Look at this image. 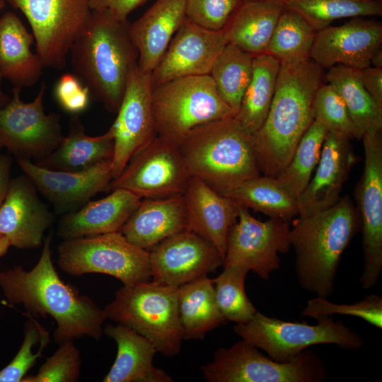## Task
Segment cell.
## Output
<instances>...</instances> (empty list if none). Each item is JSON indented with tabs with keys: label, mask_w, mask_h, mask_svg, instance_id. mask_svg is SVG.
Wrapping results in <instances>:
<instances>
[{
	"label": "cell",
	"mask_w": 382,
	"mask_h": 382,
	"mask_svg": "<svg viewBox=\"0 0 382 382\" xmlns=\"http://www.w3.org/2000/svg\"><path fill=\"white\" fill-rule=\"evenodd\" d=\"M52 236L45 238L37 264L0 271V288L10 306L21 305L25 316H50L56 323L53 337L59 345L83 336L99 340L107 319L103 310L65 283L52 262Z\"/></svg>",
	"instance_id": "obj_1"
},
{
	"label": "cell",
	"mask_w": 382,
	"mask_h": 382,
	"mask_svg": "<svg viewBox=\"0 0 382 382\" xmlns=\"http://www.w3.org/2000/svg\"><path fill=\"white\" fill-rule=\"evenodd\" d=\"M309 59L280 63L273 100L260 128L251 135L260 173L276 178L287 166L314 121L313 103L323 71Z\"/></svg>",
	"instance_id": "obj_2"
},
{
	"label": "cell",
	"mask_w": 382,
	"mask_h": 382,
	"mask_svg": "<svg viewBox=\"0 0 382 382\" xmlns=\"http://www.w3.org/2000/svg\"><path fill=\"white\" fill-rule=\"evenodd\" d=\"M128 21H120L107 11L91 10L81 34L70 48L74 74L102 103L117 113L138 51Z\"/></svg>",
	"instance_id": "obj_3"
},
{
	"label": "cell",
	"mask_w": 382,
	"mask_h": 382,
	"mask_svg": "<svg viewBox=\"0 0 382 382\" xmlns=\"http://www.w3.org/2000/svg\"><path fill=\"white\" fill-rule=\"evenodd\" d=\"M360 230L359 214L348 195L328 209L295 220L289 241L300 286L319 297L330 296L342 255Z\"/></svg>",
	"instance_id": "obj_4"
},
{
	"label": "cell",
	"mask_w": 382,
	"mask_h": 382,
	"mask_svg": "<svg viewBox=\"0 0 382 382\" xmlns=\"http://www.w3.org/2000/svg\"><path fill=\"white\" fill-rule=\"evenodd\" d=\"M179 148L191 177L222 195L261 175L251 135L233 117L195 128Z\"/></svg>",
	"instance_id": "obj_5"
},
{
	"label": "cell",
	"mask_w": 382,
	"mask_h": 382,
	"mask_svg": "<svg viewBox=\"0 0 382 382\" xmlns=\"http://www.w3.org/2000/svg\"><path fill=\"white\" fill-rule=\"evenodd\" d=\"M103 311L107 319L136 331L163 356L180 352L183 337L178 286L154 280L123 285Z\"/></svg>",
	"instance_id": "obj_6"
},
{
	"label": "cell",
	"mask_w": 382,
	"mask_h": 382,
	"mask_svg": "<svg viewBox=\"0 0 382 382\" xmlns=\"http://www.w3.org/2000/svg\"><path fill=\"white\" fill-rule=\"evenodd\" d=\"M151 106L157 135L178 146L195 128L236 114L209 75L181 77L153 88Z\"/></svg>",
	"instance_id": "obj_7"
},
{
	"label": "cell",
	"mask_w": 382,
	"mask_h": 382,
	"mask_svg": "<svg viewBox=\"0 0 382 382\" xmlns=\"http://www.w3.org/2000/svg\"><path fill=\"white\" fill-rule=\"evenodd\" d=\"M316 320V325H308L282 320L257 311L249 322L236 324L233 331L278 362L290 361L318 345H335L348 350L364 347V338L342 321H335L332 316Z\"/></svg>",
	"instance_id": "obj_8"
},
{
	"label": "cell",
	"mask_w": 382,
	"mask_h": 382,
	"mask_svg": "<svg viewBox=\"0 0 382 382\" xmlns=\"http://www.w3.org/2000/svg\"><path fill=\"white\" fill-rule=\"evenodd\" d=\"M201 369L207 382H322L327 375L323 360L312 350L278 362L243 339L218 349Z\"/></svg>",
	"instance_id": "obj_9"
},
{
	"label": "cell",
	"mask_w": 382,
	"mask_h": 382,
	"mask_svg": "<svg viewBox=\"0 0 382 382\" xmlns=\"http://www.w3.org/2000/svg\"><path fill=\"white\" fill-rule=\"evenodd\" d=\"M57 265L70 275L105 274L123 285L151 277L150 252L130 243L120 231L64 239L58 246Z\"/></svg>",
	"instance_id": "obj_10"
},
{
	"label": "cell",
	"mask_w": 382,
	"mask_h": 382,
	"mask_svg": "<svg viewBox=\"0 0 382 382\" xmlns=\"http://www.w3.org/2000/svg\"><path fill=\"white\" fill-rule=\"evenodd\" d=\"M26 17L44 66L61 70L90 16V0H5Z\"/></svg>",
	"instance_id": "obj_11"
},
{
	"label": "cell",
	"mask_w": 382,
	"mask_h": 382,
	"mask_svg": "<svg viewBox=\"0 0 382 382\" xmlns=\"http://www.w3.org/2000/svg\"><path fill=\"white\" fill-rule=\"evenodd\" d=\"M382 130L362 137L364 166L354 196L361 221L364 268L359 282L364 289L376 284L382 272Z\"/></svg>",
	"instance_id": "obj_12"
},
{
	"label": "cell",
	"mask_w": 382,
	"mask_h": 382,
	"mask_svg": "<svg viewBox=\"0 0 382 382\" xmlns=\"http://www.w3.org/2000/svg\"><path fill=\"white\" fill-rule=\"evenodd\" d=\"M21 89L14 86L10 101L0 109V139L16 158L34 159L36 163L53 151L63 139L61 116L57 112H45V82L41 83L32 102L21 100Z\"/></svg>",
	"instance_id": "obj_13"
},
{
	"label": "cell",
	"mask_w": 382,
	"mask_h": 382,
	"mask_svg": "<svg viewBox=\"0 0 382 382\" xmlns=\"http://www.w3.org/2000/svg\"><path fill=\"white\" fill-rule=\"evenodd\" d=\"M191 178L178 146L157 136L131 158L108 190H128L141 199L183 195Z\"/></svg>",
	"instance_id": "obj_14"
},
{
	"label": "cell",
	"mask_w": 382,
	"mask_h": 382,
	"mask_svg": "<svg viewBox=\"0 0 382 382\" xmlns=\"http://www.w3.org/2000/svg\"><path fill=\"white\" fill-rule=\"evenodd\" d=\"M290 229L289 221L278 218L262 221L238 204V217L228 235L223 267L243 265L261 279H269L280 268L279 254L291 248Z\"/></svg>",
	"instance_id": "obj_15"
},
{
	"label": "cell",
	"mask_w": 382,
	"mask_h": 382,
	"mask_svg": "<svg viewBox=\"0 0 382 382\" xmlns=\"http://www.w3.org/2000/svg\"><path fill=\"white\" fill-rule=\"evenodd\" d=\"M151 73L136 64L130 70L124 96L110 129L114 137L113 179L132 156L158 136L151 106Z\"/></svg>",
	"instance_id": "obj_16"
},
{
	"label": "cell",
	"mask_w": 382,
	"mask_h": 382,
	"mask_svg": "<svg viewBox=\"0 0 382 382\" xmlns=\"http://www.w3.org/2000/svg\"><path fill=\"white\" fill-rule=\"evenodd\" d=\"M149 252L153 280L175 286L214 272L224 262L211 243L187 229L164 239Z\"/></svg>",
	"instance_id": "obj_17"
},
{
	"label": "cell",
	"mask_w": 382,
	"mask_h": 382,
	"mask_svg": "<svg viewBox=\"0 0 382 382\" xmlns=\"http://www.w3.org/2000/svg\"><path fill=\"white\" fill-rule=\"evenodd\" d=\"M228 43L224 30H208L185 18L151 72L152 88L181 77L209 75Z\"/></svg>",
	"instance_id": "obj_18"
},
{
	"label": "cell",
	"mask_w": 382,
	"mask_h": 382,
	"mask_svg": "<svg viewBox=\"0 0 382 382\" xmlns=\"http://www.w3.org/2000/svg\"><path fill=\"white\" fill-rule=\"evenodd\" d=\"M16 160L24 174L53 205L57 214L79 209L98 192L108 190L113 179L112 160L76 172L45 168L29 159Z\"/></svg>",
	"instance_id": "obj_19"
},
{
	"label": "cell",
	"mask_w": 382,
	"mask_h": 382,
	"mask_svg": "<svg viewBox=\"0 0 382 382\" xmlns=\"http://www.w3.org/2000/svg\"><path fill=\"white\" fill-rule=\"evenodd\" d=\"M381 44L380 22L352 18L341 25H329L317 31L311 59L322 68L343 65L361 70L371 66V59Z\"/></svg>",
	"instance_id": "obj_20"
},
{
	"label": "cell",
	"mask_w": 382,
	"mask_h": 382,
	"mask_svg": "<svg viewBox=\"0 0 382 382\" xmlns=\"http://www.w3.org/2000/svg\"><path fill=\"white\" fill-rule=\"evenodd\" d=\"M33 181L25 175L11 179L0 206V233L18 249L42 245L45 231L54 215L37 195Z\"/></svg>",
	"instance_id": "obj_21"
},
{
	"label": "cell",
	"mask_w": 382,
	"mask_h": 382,
	"mask_svg": "<svg viewBox=\"0 0 382 382\" xmlns=\"http://www.w3.org/2000/svg\"><path fill=\"white\" fill-rule=\"evenodd\" d=\"M346 137L327 132L314 175L297 199L299 219L311 216L335 204L357 156Z\"/></svg>",
	"instance_id": "obj_22"
},
{
	"label": "cell",
	"mask_w": 382,
	"mask_h": 382,
	"mask_svg": "<svg viewBox=\"0 0 382 382\" xmlns=\"http://www.w3.org/2000/svg\"><path fill=\"white\" fill-rule=\"evenodd\" d=\"M187 230L211 243L225 257L229 231L238 217V204L191 177L183 193Z\"/></svg>",
	"instance_id": "obj_23"
},
{
	"label": "cell",
	"mask_w": 382,
	"mask_h": 382,
	"mask_svg": "<svg viewBox=\"0 0 382 382\" xmlns=\"http://www.w3.org/2000/svg\"><path fill=\"white\" fill-rule=\"evenodd\" d=\"M111 191L104 198L63 214L58 223L57 236L64 240L120 231L141 199L124 189Z\"/></svg>",
	"instance_id": "obj_24"
},
{
	"label": "cell",
	"mask_w": 382,
	"mask_h": 382,
	"mask_svg": "<svg viewBox=\"0 0 382 382\" xmlns=\"http://www.w3.org/2000/svg\"><path fill=\"white\" fill-rule=\"evenodd\" d=\"M185 18V0H156L130 23L129 33L138 51L140 69L152 72Z\"/></svg>",
	"instance_id": "obj_25"
},
{
	"label": "cell",
	"mask_w": 382,
	"mask_h": 382,
	"mask_svg": "<svg viewBox=\"0 0 382 382\" xmlns=\"http://www.w3.org/2000/svg\"><path fill=\"white\" fill-rule=\"evenodd\" d=\"M187 228L183 195L144 199L120 231L134 245L150 251L169 236Z\"/></svg>",
	"instance_id": "obj_26"
},
{
	"label": "cell",
	"mask_w": 382,
	"mask_h": 382,
	"mask_svg": "<svg viewBox=\"0 0 382 382\" xmlns=\"http://www.w3.org/2000/svg\"><path fill=\"white\" fill-rule=\"evenodd\" d=\"M103 334L117 343L115 360L104 377V382H172V377L154 365L157 352L144 337L122 325H107Z\"/></svg>",
	"instance_id": "obj_27"
},
{
	"label": "cell",
	"mask_w": 382,
	"mask_h": 382,
	"mask_svg": "<svg viewBox=\"0 0 382 382\" xmlns=\"http://www.w3.org/2000/svg\"><path fill=\"white\" fill-rule=\"evenodd\" d=\"M35 38L18 16L11 11L0 18V71L14 86L35 84L44 67L40 56L31 51Z\"/></svg>",
	"instance_id": "obj_28"
},
{
	"label": "cell",
	"mask_w": 382,
	"mask_h": 382,
	"mask_svg": "<svg viewBox=\"0 0 382 382\" xmlns=\"http://www.w3.org/2000/svg\"><path fill=\"white\" fill-rule=\"evenodd\" d=\"M113 152L114 137L110 129L99 136H88L80 118L73 115L68 134L53 151L35 163L48 169L76 172L112 160Z\"/></svg>",
	"instance_id": "obj_29"
},
{
	"label": "cell",
	"mask_w": 382,
	"mask_h": 382,
	"mask_svg": "<svg viewBox=\"0 0 382 382\" xmlns=\"http://www.w3.org/2000/svg\"><path fill=\"white\" fill-rule=\"evenodd\" d=\"M284 8L281 1H242L224 29L228 43L254 56L266 53Z\"/></svg>",
	"instance_id": "obj_30"
},
{
	"label": "cell",
	"mask_w": 382,
	"mask_h": 382,
	"mask_svg": "<svg viewBox=\"0 0 382 382\" xmlns=\"http://www.w3.org/2000/svg\"><path fill=\"white\" fill-rule=\"evenodd\" d=\"M178 311L183 340H203L228 322L216 302L214 279L207 275L178 286Z\"/></svg>",
	"instance_id": "obj_31"
},
{
	"label": "cell",
	"mask_w": 382,
	"mask_h": 382,
	"mask_svg": "<svg viewBox=\"0 0 382 382\" xmlns=\"http://www.w3.org/2000/svg\"><path fill=\"white\" fill-rule=\"evenodd\" d=\"M280 62L262 53L255 55L250 81L244 93L234 120L252 135L264 123L274 95Z\"/></svg>",
	"instance_id": "obj_32"
},
{
	"label": "cell",
	"mask_w": 382,
	"mask_h": 382,
	"mask_svg": "<svg viewBox=\"0 0 382 382\" xmlns=\"http://www.w3.org/2000/svg\"><path fill=\"white\" fill-rule=\"evenodd\" d=\"M344 100L356 128L357 139L369 130H382V108L373 100L364 87L359 70L335 65L325 75Z\"/></svg>",
	"instance_id": "obj_33"
},
{
	"label": "cell",
	"mask_w": 382,
	"mask_h": 382,
	"mask_svg": "<svg viewBox=\"0 0 382 382\" xmlns=\"http://www.w3.org/2000/svg\"><path fill=\"white\" fill-rule=\"evenodd\" d=\"M226 196L238 204L270 218L290 221L299 215L297 199L292 197L274 177L260 175L247 180Z\"/></svg>",
	"instance_id": "obj_34"
},
{
	"label": "cell",
	"mask_w": 382,
	"mask_h": 382,
	"mask_svg": "<svg viewBox=\"0 0 382 382\" xmlns=\"http://www.w3.org/2000/svg\"><path fill=\"white\" fill-rule=\"evenodd\" d=\"M253 57L252 54L228 43L209 74L221 99L236 112L251 79Z\"/></svg>",
	"instance_id": "obj_35"
},
{
	"label": "cell",
	"mask_w": 382,
	"mask_h": 382,
	"mask_svg": "<svg viewBox=\"0 0 382 382\" xmlns=\"http://www.w3.org/2000/svg\"><path fill=\"white\" fill-rule=\"evenodd\" d=\"M316 31L298 13L286 8L281 13L266 53L280 63L297 64L311 59Z\"/></svg>",
	"instance_id": "obj_36"
},
{
	"label": "cell",
	"mask_w": 382,
	"mask_h": 382,
	"mask_svg": "<svg viewBox=\"0 0 382 382\" xmlns=\"http://www.w3.org/2000/svg\"><path fill=\"white\" fill-rule=\"evenodd\" d=\"M326 132L325 127L314 120L300 139L287 166L276 177L278 183L296 199L312 178Z\"/></svg>",
	"instance_id": "obj_37"
},
{
	"label": "cell",
	"mask_w": 382,
	"mask_h": 382,
	"mask_svg": "<svg viewBox=\"0 0 382 382\" xmlns=\"http://www.w3.org/2000/svg\"><path fill=\"white\" fill-rule=\"evenodd\" d=\"M285 6L300 14L316 32L341 18L382 15L378 0H287Z\"/></svg>",
	"instance_id": "obj_38"
},
{
	"label": "cell",
	"mask_w": 382,
	"mask_h": 382,
	"mask_svg": "<svg viewBox=\"0 0 382 382\" xmlns=\"http://www.w3.org/2000/svg\"><path fill=\"white\" fill-rule=\"evenodd\" d=\"M250 270L240 265L224 266L214 279L218 306L227 321L236 324L249 322L257 311L246 295L245 280Z\"/></svg>",
	"instance_id": "obj_39"
},
{
	"label": "cell",
	"mask_w": 382,
	"mask_h": 382,
	"mask_svg": "<svg viewBox=\"0 0 382 382\" xmlns=\"http://www.w3.org/2000/svg\"><path fill=\"white\" fill-rule=\"evenodd\" d=\"M23 340L10 363L0 370V382H22L50 342V332L35 318L26 316Z\"/></svg>",
	"instance_id": "obj_40"
},
{
	"label": "cell",
	"mask_w": 382,
	"mask_h": 382,
	"mask_svg": "<svg viewBox=\"0 0 382 382\" xmlns=\"http://www.w3.org/2000/svg\"><path fill=\"white\" fill-rule=\"evenodd\" d=\"M314 120L320 123L327 132L340 134L352 139H357L356 128L347 106L329 83L322 84L313 103Z\"/></svg>",
	"instance_id": "obj_41"
},
{
	"label": "cell",
	"mask_w": 382,
	"mask_h": 382,
	"mask_svg": "<svg viewBox=\"0 0 382 382\" xmlns=\"http://www.w3.org/2000/svg\"><path fill=\"white\" fill-rule=\"evenodd\" d=\"M333 314L358 317L381 329L382 296L373 294L352 304H337L329 301L326 298L316 296L308 301L301 316L317 319Z\"/></svg>",
	"instance_id": "obj_42"
},
{
	"label": "cell",
	"mask_w": 382,
	"mask_h": 382,
	"mask_svg": "<svg viewBox=\"0 0 382 382\" xmlns=\"http://www.w3.org/2000/svg\"><path fill=\"white\" fill-rule=\"evenodd\" d=\"M81 359L73 341L59 348L40 366L35 375H26L22 382H76L79 379Z\"/></svg>",
	"instance_id": "obj_43"
},
{
	"label": "cell",
	"mask_w": 382,
	"mask_h": 382,
	"mask_svg": "<svg viewBox=\"0 0 382 382\" xmlns=\"http://www.w3.org/2000/svg\"><path fill=\"white\" fill-rule=\"evenodd\" d=\"M242 0H185L186 18L208 30H224Z\"/></svg>",
	"instance_id": "obj_44"
},
{
	"label": "cell",
	"mask_w": 382,
	"mask_h": 382,
	"mask_svg": "<svg viewBox=\"0 0 382 382\" xmlns=\"http://www.w3.org/2000/svg\"><path fill=\"white\" fill-rule=\"evenodd\" d=\"M54 98L64 111L76 115L90 103L91 93L74 73L63 74L54 88Z\"/></svg>",
	"instance_id": "obj_45"
},
{
	"label": "cell",
	"mask_w": 382,
	"mask_h": 382,
	"mask_svg": "<svg viewBox=\"0 0 382 382\" xmlns=\"http://www.w3.org/2000/svg\"><path fill=\"white\" fill-rule=\"evenodd\" d=\"M146 0H90L91 10L107 11L120 21H127L130 13Z\"/></svg>",
	"instance_id": "obj_46"
},
{
	"label": "cell",
	"mask_w": 382,
	"mask_h": 382,
	"mask_svg": "<svg viewBox=\"0 0 382 382\" xmlns=\"http://www.w3.org/2000/svg\"><path fill=\"white\" fill-rule=\"evenodd\" d=\"M359 74L366 91L382 108V68L369 66L359 70Z\"/></svg>",
	"instance_id": "obj_47"
},
{
	"label": "cell",
	"mask_w": 382,
	"mask_h": 382,
	"mask_svg": "<svg viewBox=\"0 0 382 382\" xmlns=\"http://www.w3.org/2000/svg\"><path fill=\"white\" fill-rule=\"evenodd\" d=\"M11 163L10 156L0 154V206L5 198L11 180Z\"/></svg>",
	"instance_id": "obj_48"
},
{
	"label": "cell",
	"mask_w": 382,
	"mask_h": 382,
	"mask_svg": "<svg viewBox=\"0 0 382 382\" xmlns=\"http://www.w3.org/2000/svg\"><path fill=\"white\" fill-rule=\"evenodd\" d=\"M371 66L377 68H382V49L378 50L371 59Z\"/></svg>",
	"instance_id": "obj_49"
},
{
	"label": "cell",
	"mask_w": 382,
	"mask_h": 382,
	"mask_svg": "<svg viewBox=\"0 0 382 382\" xmlns=\"http://www.w3.org/2000/svg\"><path fill=\"white\" fill-rule=\"evenodd\" d=\"M4 77L0 71V109L4 108L10 101L11 96L6 94L2 90V80Z\"/></svg>",
	"instance_id": "obj_50"
},
{
	"label": "cell",
	"mask_w": 382,
	"mask_h": 382,
	"mask_svg": "<svg viewBox=\"0 0 382 382\" xmlns=\"http://www.w3.org/2000/svg\"><path fill=\"white\" fill-rule=\"evenodd\" d=\"M11 247L8 240L0 233V257L4 256Z\"/></svg>",
	"instance_id": "obj_51"
},
{
	"label": "cell",
	"mask_w": 382,
	"mask_h": 382,
	"mask_svg": "<svg viewBox=\"0 0 382 382\" xmlns=\"http://www.w3.org/2000/svg\"><path fill=\"white\" fill-rule=\"evenodd\" d=\"M5 0H0V11L4 8L5 6Z\"/></svg>",
	"instance_id": "obj_52"
},
{
	"label": "cell",
	"mask_w": 382,
	"mask_h": 382,
	"mask_svg": "<svg viewBox=\"0 0 382 382\" xmlns=\"http://www.w3.org/2000/svg\"><path fill=\"white\" fill-rule=\"evenodd\" d=\"M2 147H4V146H3V144H2V142H1V141L0 139V150L1 149Z\"/></svg>",
	"instance_id": "obj_53"
},
{
	"label": "cell",
	"mask_w": 382,
	"mask_h": 382,
	"mask_svg": "<svg viewBox=\"0 0 382 382\" xmlns=\"http://www.w3.org/2000/svg\"><path fill=\"white\" fill-rule=\"evenodd\" d=\"M275 1H284L285 3L287 0H275Z\"/></svg>",
	"instance_id": "obj_54"
},
{
	"label": "cell",
	"mask_w": 382,
	"mask_h": 382,
	"mask_svg": "<svg viewBox=\"0 0 382 382\" xmlns=\"http://www.w3.org/2000/svg\"><path fill=\"white\" fill-rule=\"evenodd\" d=\"M0 317H1V310H0Z\"/></svg>",
	"instance_id": "obj_55"
}]
</instances>
